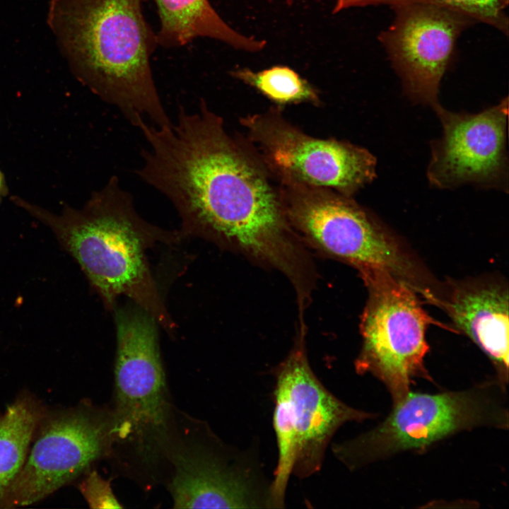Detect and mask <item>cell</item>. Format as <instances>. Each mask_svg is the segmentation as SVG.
I'll return each mask as SVG.
<instances>
[{
    "label": "cell",
    "mask_w": 509,
    "mask_h": 509,
    "mask_svg": "<svg viewBox=\"0 0 509 509\" xmlns=\"http://www.w3.org/2000/svg\"><path fill=\"white\" fill-rule=\"evenodd\" d=\"M136 127L148 147L136 173L170 201L182 238L210 241L279 271L296 293L312 285L315 264L286 218L279 189L204 100L193 112L179 107L171 127L140 120Z\"/></svg>",
    "instance_id": "obj_1"
},
{
    "label": "cell",
    "mask_w": 509,
    "mask_h": 509,
    "mask_svg": "<svg viewBox=\"0 0 509 509\" xmlns=\"http://www.w3.org/2000/svg\"><path fill=\"white\" fill-rule=\"evenodd\" d=\"M14 204L49 228L78 262L104 306L114 310L117 298H129L169 334L175 323L163 302L147 259L156 243L182 241L179 230L154 226L137 212L131 194L114 175L81 209L66 206L54 214L13 197Z\"/></svg>",
    "instance_id": "obj_2"
},
{
    "label": "cell",
    "mask_w": 509,
    "mask_h": 509,
    "mask_svg": "<svg viewBox=\"0 0 509 509\" xmlns=\"http://www.w3.org/2000/svg\"><path fill=\"white\" fill-rule=\"evenodd\" d=\"M145 0H54L50 23L76 77L131 124L172 122L162 104L150 58L158 45Z\"/></svg>",
    "instance_id": "obj_3"
},
{
    "label": "cell",
    "mask_w": 509,
    "mask_h": 509,
    "mask_svg": "<svg viewBox=\"0 0 509 509\" xmlns=\"http://www.w3.org/2000/svg\"><path fill=\"white\" fill-rule=\"evenodd\" d=\"M305 328L299 324L293 346L271 370L278 452L271 485L274 508H284L291 476L306 479L322 469L327 447L343 425L378 416L348 405L323 385L308 360Z\"/></svg>",
    "instance_id": "obj_4"
},
{
    "label": "cell",
    "mask_w": 509,
    "mask_h": 509,
    "mask_svg": "<svg viewBox=\"0 0 509 509\" xmlns=\"http://www.w3.org/2000/svg\"><path fill=\"white\" fill-rule=\"evenodd\" d=\"M506 385L498 379L462 391L411 392L393 403L373 429L332 444L334 457L350 471L406 451L421 452L457 433L481 427L506 430Z\"/></svg>",
    "instance_id": "obj_5"
},
{
    "label": "cell",
    "mask_w": 509,
    "mask_h": 509,
    "mask_svg": "<svg viewBox=\"0 0 509 509\" xmlns=\"http://www.w3.org/2000/svg\"><path fill=\"white\" fill-rule=\"evenodd\" d=\"M113 311L117 354L111 438L150 467L170 448V403L158 324L134 303Z\"/></svg>",
    "instance_id": "obj_6"
},
{
    "label": "cell",
    "mask_w": 509,
    "mask_h": 509,
    "mask_svg": "<svg viewBox=\"0 0 509 509\" xmlns=\"http://www.w3.org/2000/svg\"><path fill=\"white\" fill-rule=\"evenodd\" d=\"M286 218L307 247L354 267L381 269L404 279L419 293L429 288L416 262L366 209L332 189L281 183Z\"/></svg>",
    "instance_id": "obj_7"
},
{
    "label": "cell",
    "mask_w": 509,
    "mask_h": 509,
    "mask_svg": "<svg viewBox=\"0 0 509 509\" xmlns=\"http://www.w3.org/2000/svg\"><path fill=\"white\" fill-rule=\"evenodd\" d=\"M368 291L360 322L361 349L356 372L370 374L395 403L410 392L417 378L433 382L424 365L429 351L426 329L436 322L423 308L416 290L388 271L359 272Z\"/></svg>",
    "instance_id": "obj_8"
},
{
    "label": "cell",
    "mask_w": 509,
    "mask_h": 509,
    "mask_svg": "<svg viewBox=\"0 0 509 509\" xmlns=\"http://www.w3.org/2000/svg\"><path fill=\"white\" fill-rule=\"evenodd\" d=\"M110 417L86 404L47 409L25 461L0 495V508L30 505L86 472L107 452Z\"/></svg>",
    "instance_id": "obj_9"
},
{
    "label": "cell",
    "mask_w": 509,
    "mask_h": 509,
    "mask_svg": "<svg viewBox=\"0 0 509 509\" xmlns=\"http://www.w3.org/2000/svg\"><path fill=\"white\" fill-rule=\"evenodd\" d=\"M242 124L263 165L281 183L328 188L351 197L376 177V158L367 149L307 135L277 110L250 115Z\"/></svg>",
    "instance_id": "obj_10"
},
{
    "label": "cell",
    "mask_w": 509,
    "mask_h": 509,
    "mask_svg": "<svg viewBox=\"0 0 509 509\" xmlns=\"http://www.w3.org/2000/svg\"><path fill=\"white\" fill-rule=\"evenodd\" d=\"M211 445L180 447L171 453L169 490L176 508H274L272 479L250 449L213 438Z\"/></svg>",
    "instance_id": "obj_11"
},
{
    "label": "cell",
    "mask_w": 509,
    "mask_h": 509,
    "mask_svg": "<svg viewBox=\"0 0 509 509\" xmlns=\"http://www.w3.org/2000/svg\"><path fill=\"white\" fill-rule=\"evenodd\" d=\"M392 8L394 20L379 40L407 97L433 108L440 104V82L458 37L476 21L456 10L431 4Z\"/></svg>",
    "instance_id": "obj_12"
},
{
    "label": "cell",
    "mask_w": 509,
    "mask_h": 509,
    "mask_svg": "<svg viewBox=\"0 0 509 509\" xmlns=\"http://www.w3.org/2000/svg\"><path fill=\"white\" fill-rule=\"evenodd\" d=\"M433 109L442 135L431 144L430 184L439 189L472 184L507 191L508 97L475 114L452 112L440 104Z\"/></svg>",
    "instance_id": "obj_13"
},
{
    "label": "cell",
    "mask_w": 509,
    "mask_h": 509,
    "mask_svg": "<svg viewBox=\"0 0 509 509\" xmlns=\"http://www.w3.org/2000/svg\"><path fill=\"white\" fill-rule=\"evenodd\" d=\"M456 327L488 356L503 384L508 382V291L492 281L453 284L438 299Z\"/></svg>",
    "instance_id": "obj_14"
},
{
    "label": "cell",
    "mask_w": 509,
    "mask_h": 509,
    "mask_svg": "<svg viewBox=\"0 0 509 509\" xmlns=\"http://www.w3.org/2000/svg\"><path fill=\"white\" fill-rule=\"evenodd\" d=\"M160 19L156 33L158 45L182 47L197 37H209L235 49L259 52L267 45L264 40L242 35L231 28L218 15L209 0H154Z\"/></svg>",
    "instance_id": "obj_15"
},
{
    "label": "cell",
    "mask_w": 509,
    "mask_h": 509,
    "mask_svg": "<svg viewBox=\"0 0 509 509\" xmlns=\"http://www.w3.org/2000/svg\"><path fill=\"white\" fill-rule=\"evenodd\" d=\"M47 409L37 397L24 392L0 414V495L22 468Z\"/></svg>",
    "instance_id": "obj_16"
},
{
    "label": "cell",
    "mask_w": 509,
    "mask_h": 509,
    "mask_svg": "<svg viewBox=\"0 0 509 509\" xmlns=\"http://www.w3.org/2000/svg\"><path fill=\"white\" fill-rule=\"evenodd\" d=\"M230 74L279 105L320 103L316 88L288 66L275 65L258 71L238 68Z\"/></svg>",
    "instance_id": "obj_17"
},
{
    "label": "cell",
    "mask_w": 509,
    "mask_h": 509,
    "mask_svg": "<svg viewBox=\"0 0 509 509\" xmlns=\"http://www.w3.org/2000/svg\"><path fill=\"white\" fill-rule=\"evenodd\" d=\"M409 4H431L461 12L474 19L494 27L505 35L508 33V17L505 9L508 0H336L333 13L353 8L370 6H390Z\"/></svg>",
    "instance_id": "obj_18"
},
{
    "label": "cell",
    "mask_w": 509,
    "mask_h": 509,
    "mask_svg": "<svg viewBox=\"0 0 509 509\" xmlns=\"http://www.w3.org/2000/svg\"><path fill=\"white\" fill-rule=\"evenodd\" d=\"M78 488L91 508H122L113 493L110 481L95 470L86 472L85 477L78 485Z\"/></svg>",
    "instance_id": "obj_19"
},
{
    "label": "cell",
    "mask_w": 509,
    "mask_h": 509,
    "mask_svg": "<svg viewBox=\"0 0 509 509\" xmlns=\"http://www.w3.org/2000/svg\"><path fill=\"white\" fill-rule=\"evenodd\" d=\"M6 194V185L4 174L0 170V199Z\"/></svg>",
    "instance_id": "obj_20"
}]
</instances>
